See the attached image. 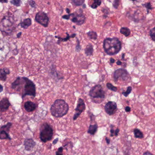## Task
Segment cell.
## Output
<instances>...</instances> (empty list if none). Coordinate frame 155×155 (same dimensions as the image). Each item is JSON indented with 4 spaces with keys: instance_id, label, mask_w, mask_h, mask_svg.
Instances as JSON below:
<instances>
[{
    "instance_id": "cell-29",
    "label": "cell",
    "mask_w": 155,
    "mask_h": 155,
    "mask_svg": "<svg viewBox=\"0 0 155 155\" xmlns=\"http://www.w3.org/2000/svg\"><path fill=\"white\" fill-rule=\"evenodd\" d=\"M144 6H145V7L147 9V13H149V11L150 10H151L152 9L151 3L150 2H147V3H145V4L144 5Z\"/></svg>"
},
{
    "instance_id": "cell-35",
    "label": "cell",
    "mask_w": 155,
    "mask_h": 155,
    "mask_svg": "<svg viewBox=\"0 0 155 155\" xmlns=\"http://www.w3.org/2000/svg\"><path fill=\"white\" fill-rule=\"evenodd\" d=\"M29 3H30V6L33 7H34L35 6V2L34 1H29Z\"/></svg>"
},
{
    "instance_id": "cell-47",
    "label": "cell",
    "mask_w": 155,
    "mask_h": 155,
    "mask_svg": "<svg viewBox=\"0 0 155 155\" xmlns=\"http://www.w3.org/2000/svg\"><path fill=\"white\" fill-rule=\"evenodd\" d=\"M154 95H155V93H154Z\"/></svg>"
},
{
    "instance_id": "cell-2",
    "label": "cell",
    "mask_w": 155,
    "mask_h": 155,
    "mask_svg": "<svg viewBox=\"0 0 155 155\" xmlns=\"http://www.w3.org/2000/svg\"><path fill=\"white\" fill-rule=\"evenodd\" d=\"M68 104L64 100L57 99L50 108L52 115L55 117H62L65 116L69 111Z\"/></svg>"
},
{
    "instance_id": "cell-30",
    "label": "cell",
    "mask_w": 155,
    "mask_h": 155,
    "mask_svg": "<svg viewBox=\"0 0 155 155\" xmlns=\"http://www.w3.org/2000/svg\"><path fill=\"white\" fill-rule=\"evenodd\" d=\"M11 3L16 6H19L21 5V0H11Z\"/></svg>"
},
{
    "instance_id": "cell-18",
    "label": "cell",
    "mask_w": 155,
    "mask_h": 155,
    "mask_svg": "<svg viewBox=\"0 0 155 155\" xmlns=\"http://www.w3.org/2000/svg\"><path fill=\"white\" fill-rule=\"evenodd\" d=\"M97 129H98V125L96 124L94 125H90L89 127L88 133L92 135H94L97 132Z\"/></svg>"
},
{
    "instance_id": "cell-44",
    "label": "cell",
    "mask_w": 155,
    "mask_h": 155,
    "mask_svg": "<svg viewBox=\"0 0 155 155\" xmlns=\"http://www.w3.org/2000/svg\"><path fill=\"white\" fill-rule=\"evenodd\" d=\"M22 34V32H20V33H19L17 34V37H18V38H19V37L21 36Z\"/></svg>"
},
{
    "instance_id": "cell-11",
    "label": "cell",
    "mask_w": 155,
    "mask_h": 155,
    "mask_svg": "<svg viewBox=\"0 0 155 155\" xmlns=\"http://www.w3.org/2000/svg\"><path fill=\"white\" fill-rule=\"evenodd\" d=\"M117 109L116 103L113 101H109L105 105V110L109 115H112L116 112Z\"/></svg>"
},
{
    "instance_id": "cell-14",
    "label": "cell",
    "mask_w": 155,
    "mask_h": 155,
    "mask_svg": "<svg viewBox=\"0 0 155 155\" xmlns=\"http://www.w3.org/2000/svg\"><path fill=\"white\" fill-rule=\"evenodd\" d=\"M24 108L27 112H32L35 110L36 105L32 101H28L24 104Z\"/></svg>"
},
{
    "instance_id": "cell-12",
    "label": "cell",
    "mask_w": 155,
    "mask_h": 155,
    "mask_svg": "<svg viewBox=\"0 0 155 155\" xmlns=\"http://www.w3.org/2000/svg\"><path fill=\"white\" fill-rule=\"evenodd\" d=\"M11 106V104L7 98H4L0 101V110L1 112L6 111Z\"/></svg>"
},
{
    "instance_id": "cell-3",
    "label": "cell",
    "mask_w": 155,
    "mask_h": 155,
    "mask_svg": "<svg viewBox=\"0 0 155 155\" xmlns=\"http://www.w3.org/2000/svg\"><path fill=\"white\" fill-rule=\"evenodd\" d=\"M89 95L93 99L94 102L97 103H101L105 98V92L100 85L93 87L89 91Z\"/></svg>"
},
{
    "instance_id": "cell-37",
    "label": "cell",
    "mask_w": 155,
    "mask_h": 155,
    "mask_svg": "<svg viewBox=\"0 0 155 155\" xmlns=\"http://www.w3.org/2000/svg\"><path fill=\"white\" fill-rule=\"evenodd\" d=\"M119 132V129L117 128L116 130H115V136H118V133Z\"/></svg>"
},
{
    "instance_id": "cell-5",
    "label": "cell",
    "mask_w": 155,
    "mask_h": 155,
    "mask_svg": "<svg viewBox=\"0 0 155 155\" xmlns=\"http://www.w3.org/2000/svg\"><path fill=\"white\" fill-rule=\"evenodd\" d=\"M53 135V130L51 126L48 123H44L41 126L40 132V139L43 142L50 141Z\"/></svg>"
},
{
    "instance_id": "cell-1",
    "label": "cell",
    "mask_w": 155,
    "mask_h": 155,
    "mask_svg": "<svg viewBox=\"0 0 155 155\" xmlns=\"http://www.w3.org/2000/svg\"><path fill=\"white\" fill-rule=\"evenodd\" d=\"M103 48L108 55L113 56L120 51L122 49V43L116 37L107 38L104 40Z\"/></svg>"
},
{
    "instance_id": "cell-39",
    "label": "cell",
    "mask_w": 155,
    "mask_h": 155,
    "mask_svg": "<svg viewBox=\"0 0 155 155\" xmlns=\"http://www.w3.org/2000/svg\"><path fill=\"white\" fill-rule=\"evenodd\" d=\"M143 155H154L153 154H152V153H151L150 152H148V151H146V152H145Z\"/></svg>"
},
{
    "instance_id": "cell-7",
    "label": "cell",
    "mask_w": 155,
    "mask_h": 155,
    "mask_svg": "<svg viewBox=\"0 0 155 155\" xmlns=\"http://www.w3.org/2000/svg\"><path fill=\"white\" fill-rule=\"evenodd\" d=\"M35 20L38 23L45 27H47L49 25V18L47 15L42 11L39 12L36 14Z\"/></svg>"
},
{
    "instance_id": "cell-42",
    "label": "cell",
    "mask_w": 155,
    "mask_h": 155,
    "mask_svg": "<svg viewBox=\"0 0 155 155\" xmlns=\"http://www.w3.org/2000/svg\"><path fill=\"white\" fill-rule=\"evenodd\" d=\"M3 86L0 84V93L1 92L3 91Z\"/></svg>"
},
{
    "instance_id": "cell-20",
    "label": "cell",
    "mask_w": 155,
    "mask_h": 155,
    "mask_svg": "<svg viewBox=\"0 0 155 155\" xmlns=\"http://www.w3.org/2000/svg\"><path fill=\"white\" fill-rule=\"evenodd\" d=\"M134 133L136 138H142L143 137V134L142 132L138 129H135L134 130Z\"/></svg>"
},
{
    "instance_id": "cell-34",
    "label": "cell",
    "mask_w": 155,
    "mask_h": 155,
    "mask_svg": "<svg viewBox=\"0 0 155 155\" xmlns=\"http://www.w3.org/2000/svg\"><path fill=\"white\" fill-rule=\"evenodd\" d=\"M70 16H71L70 14H69V15H65V16H64L62 17V18L63 19H65L69 20V18H70Z\"/></svg>"
},
{
    "instance_id": "cell-17",
    "label": "cell",
    "mask_w": 155,
    "mask_h": 155,
    "mask_svg": "<svg viewBox=\"0 0 155 155\" xmlns=\"http://www.w3.org/2000/svg\"><path fill=\"white\" fill-rule=\"evenodd\" d=\"M20 25L22 28L26 29L31 25V20L30 18L26 19L21 23Z\"/></svg>"
},
{
    "instance_id": "cell-27",
    "label": "cell",
    "mask_w": 155,
    "mask_h": 155,
    "mask_svg": "<svg viewBox=\"0 0 155 155\" xmlns=\"http://www.w3.org/2000/svg\"><path fill=\"white\" fill-rule=\"evenodd\" d=\"M132 90V88L131 86H129L127 88V90L125 91V92H122V94L124 95V96H125V97L127 96L131 92Z\"/></svg>"
},
{
    "instance_id": "cell-32",
    "label": "cell",
    "mask_w": 155,
    "mask_h": 155,
    "mask_svg": "<svg viewBox=\"0 0 155 155\" xmlns=\"http://www.w3.org/2000/svg\"><path fill=\"white\" fill-rule=\"evenodd\" d=\"M119 0H114L113 3V6L115 9L118 8L119 5Z\"/></svg>"
},
{
    "instance_id": "cell-9",
    "label": "cell",
    "mask_w": 155,
    "mask_h": 155,
    "mask_svg": "<svg viewBox=\"0 0 155 155\" xmlns=\"http://www.w3.org/2000/svg\"><path fill=\"white\" fill-rule=\"evenodd\" d=\"M129 78V73L125 69H117L115 71L113 74V78L115 82H117L119 78H121L123 81H126Z\"/></svg>"
},
{
    "instance_id": "cell-8",
    "label": "cell",
    "mask_w": 155,
    "mask_h": 155,
    "mask_svg": "<svg viewBox=\"0 0 155 155\" xmlns=\"http://www.w3.org/2000/svg\"><path fill=\"white\" fill-rule=\"evenodd\" d=\"M70 17H72L71 19V21L76 23L77 25H81L85 22V17L81 10L79 12H76L75 13L70 14Z\"/></svg>"
},
{
    "instance_id": "cell-24",
    "label": "cell",
    "mask_w": 155,
    "mask_h": 155,
    "mask_svg": "<svg viewBox=\"0 0 155 155\" xmlns=\"http://www.w3.org/2000/svg\"><path fill=\"white\" fill-rule=\"evenodd\" d=\"M84 2V0H73L72 1V3L74 5L77 6H79L82 5Z\"/></svg>"
},
{
    "instance_id": "cell-43",
    "label": "cell",
    "mask_w": 155,
    "mask_h": 155,
    "mask_svg": "<svg viewBox=\"0 0 155 155\" xmlns=\"http://www.w3.org/2000/svg\"><path fill=\"white\" fill-rule=\"evenodd\" d=\"M116 64L117 65H119V66L121 65H122V62H121V61H120V60H118V61L116 62Z\"/></svg>"
},
{
    "instance_id": "cell-13",
    "label": "cell",
    "mask_w": 155,
    "mask_h": 155,
    "mask_svg": "<svg viewBox=\"0 0 155 155\" xmlns=\"http://www.w3.org/2000/svg\"><path fill=\"white\" fill-rule=\"evenodd\" d=\"M35 145V143L32 139H27L24 141L25 149L27 151L31 150Z\"/></svg>"
},
{
    "instance_id": "cell-21",
    "label": "cell",
    "mask_w": 155,
    "mask_h": 155,
    "mask_svg": "<svg viewBox=\"0 0 155 155\" xmlns=\"http://www.w3.org/2000/svg\"><path fill=\"white\" fill-rule=\"evenodd\" d=\"M0 139H11V138L9 137L8 134L5 130H2L0 132Z\"/></svg>"
},
{
    "instance_id": "cell-36",
    "label": "cell",
    "mask_w": 155,
    "mask_h": 155,
    "mask_svg": "<svg viewBox=\"0 0 155 155\" xmlns=\"http://www.w3.org/2000/svg\"><path fill=\"white\" fill-rule=\"evenodd\" d=\"M125 110L126 112H129L131 111V108L129 107H125Z\"/></svg>"
},
{
    "instance_id": "cell-25",
    "label": "cell",
    "mask_w": 155,
    "mask_h": 155,
    "mask_svg": "<svg viewBox=\"0 0 155 155\" xmlns=\"http://www.w3.org/2000/svg\"><path fill=\"white\" fill-rule=\"evenodd\" d=\"M107 87H108V89L112 90V91H115V92L117 90L116 87L113 86L112 84L110 83H108L107 84Z\"/></svg>"
},
{
    "instance_id": "cell-45",
    "label": "cell",
    "mask_w": 155,
    "mask_h": 155,
    "mask_svg": "<svg viewBox=\"0 0 155 155\" xmlns=\"http://www.w3.org/2000/svg\"><path fill=\"white\" fill-rule=\"evenodd\" d=\"M66 12H67V13H70V10H69V8L66 9Z\"/></svg>"
},
{
    "instance_id": "cell-28",
    "label": "cell",
    "mask_w": 155,
    "mask_h": 155,
    "mask_svg": "<svg viewBox=\"0 0 155 155\" xmlns=\"http://www.w3.org/2000/svg\"><path fill=\"white\" fill-rule=\"evenodd\" d=\"M66 34L68 36L66 38H61V37H60L55 36L56 38H58V39L60 40H59V42H58V43L59 42H60V43L61 42H66V41H67L70 38L72 37H71V36H70L67 33H66Z\"/></svg>"
},
{
    "instance_id": "cell-16",
    "label": "cell",
    "mask_w": 155,
    "mask_h": 155,
    "mask_svg": "<svg viewBox=\"0 0 155 155\" xmlns=\"http://www.w3.org/2000/svg\"><path fill=\"white\" fill-rule=\"evenodd\" d=\"M93 46L91 44L89 43V45H88L85 49V53L87 56H90L93 55Z\"/></svg>"
},
{
    "instance_id": "cell-46",
    "label": "cell",
    "mask_w": 155,
    "mask_h": 155,
    "mask_svg": "<svg viewBox=\"0 0 155 155\" xmlns=\"http://www.w3.org/2000/svg\"><path fill=\"white\" fill-rule=\"evenodd\" d=\"M124 56H125V54H122V60H124Z\"/></svg>"
},
{
    "instance_id": "cell-41",
    "label": "cell",
    "mask_w": 155,
    "mask_h": 155,
    "mask_svg": "<svg viewBox=\"0 0 155 155\" xmlns=\"http://www.w3.org/2000/svg\"><path fill=\"white\" fill-rule=\"evenodd\" d=\"M115 60L114 59H113L112 58H110V63H114V62H115Z\"/></svg>"
},
{
    "instance_id": "cell-38",
    "label": "cell",
    "mask_w": 155,
    "mask_h": 155,
    "mask_svg": "<svg viewBox=\"0 0 155 155\" xmlns=\"http://www.w3.org/2000/svg\"><path fill=\"white\" fill-rule=\"evenodd\" d=\"M58 140H59V139L58 138H56L55 139V140L53 141V144L54 145H55V144H56V143H57V142H58Z\"/></svg>"
},
{
    "instance_id": "cell-40",
    "label": "cell",
    "mask_w": 155,
    "mask_h": 155,
    "mask_svg": "<svg viewBox=\"0 0 155 155\" xmlns=\"http://www.w3.org/2000/svg\"><path fill=\"white\" fill-rule=\"evenodd\" d=\"M106 142L108 144H109L110 143V140L109 138H108V137H106Z\"/></svg>"
},
{
    "instance_id": "cell-4",
    "label": "cell",
    "mask_w": 155,
    "mask_h": 155,
    "mask_svg": "<svg viewBox=\"0 0 155 155\" xmlns=\"http://www.w3.org/2000/svg\"><path fill=\"white\" fill-rule=\"evenodd\" d=\"M15 29L13 19L10 17H5L0 22V30L6 34L11 33Z\"/></svg>"
},
{
    "instance_id": "cell-22",
    "label": "cell",
    "mask_w": 155,
    "mask_h": 155,
    "mask_svg": "<svg viewBox=\"0 0 155 155\" xmlns=\"http://www.w3.org/2000/svg\"><path fill=\"white\" fill-rule=\"evenodd\" d=\"M87 35H88L89 37L91 39L93 40H96L97 38V33L93 31H90L87 33Z\"/></svg>"
},
{
    "instance_id": "cell-19",
    "label": "cell",
    "mask_w": 155,
    "mask_h": 155,
    "mask_svg": "<svg viewBox=\"0 0 155 155\" xmlns=\"http://www.w3.org/2000/svg\"><path fill=\"white\" fill-rule=\"evenodd\" d=\"M121 33L124 35L125 36H128L131 33V30L128 28L126 27H123L121 28L120 30Z\"/></svg>"
},
{
    "instance_id": "cell-23",
    "label": "cell",
    "mask_w": 155,
    "mask_h": 155,
    "mask_svg": "<svg viewBox=\"0 0 155 155\" xmlns=\"http://www.w3.org/2000/svg\"><path fill=\"white\" fill-rule=\"evenodd\" d=\"M101 3H102V1L101 0H94V2L91 6V7L93 9L97 8L98 7V6L101 5Z\"/></svg>"
},
{
    "instance_id": "cell-26",
    "label": "cell",
    "mask_w": 155,
    "mask_h": 155,
    "mask_svg": "<svg viewBox=\"0 0 155 155\" xmlns=\"http://www.w3.org/2000/svg\"><path fill=\"white\" fill-rule=\"evenodd\" d=\"M150 35L151 38L155 42V27L152 28L150 30Z\"/></svg>"
},
{
    "instance_id": "cell-31",
    "label": "cell",
    "mask_w": 155,
    "mask_h": 155,
    "mask_svg": "<svg viewBox=\"0 0 155 155\" xmlns=\"http://www.w3.org/2000/svg\"><path fill=\"white\" fill-rule=\"evenodd\" d=\"M63 150V148L62 147H60L58 149V151H56V155H63L62 154Z\"/></svg>"
},
{
    "instance_id": "cell-10",
    "label": "cell",
    "mask_w": 155,
    "mask_h": 155,
    "mask_svg": "<svg viewBox=\"0 0 155 155\" xmlns=\"http://www.w3.org/2000/svg\"><path fill=\"white\" fill-rule=\"evenodd\" d=\"M85 104L83 100L81 98H79L78 100L77 107L75 109L76 112L73 117V120H76L82 112L85 110Z\"/></svg>"
},
{
    "instance_id": "cell-33",
    "label": "cell",
    "mask_w": 155,
    "mask_h": 155,
    "mask_svg": "<svg viewBox=\"0 0 155 155\" xmlns=\"http://www.w3.org/2000/svg\"><path fill=\"white\" fill-rule=\"evenodd\" d=\"M113 126L112 125H111V130H110V133H111V136L113 137L115 136V131L113 129Z\"/></svg>"
},
{
    "instance_id": "cell-15",
    "label": "cell",
    "mask_w": 155,
    "mask_h": 155,
    "mask_svg": "<svg viewBox=\"0 0 155 155\" xmlns=\"http://www.w3.org/2000/svg\"><path fill=\"white\" fill-rule=\"evenodd\" d=\"M10 74V71L8 69H0V80L5 81L6 79V75Z\"/></svg>"
},
{
    "instance_id": "cell-6",
    "label": "cell",
    "mask_w": 155,
    "mask_h": 155,
    "mask_svg": "<svg viewBox=\"0 0 155 155\" xmlns=\"http://www.w3.org/2000/svg\"><path fill=\"white\" fill-rule=\"evenodd\" d=\"M22 78L24 81V90L22 95V98H24L26 95L34 97L36 95V89L34 83L27 78Z\"/></svg>"
}]
</instances>
